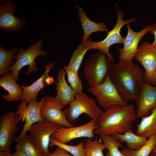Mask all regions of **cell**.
Returning <instances> with one entry per match:
<instances>
[{
  "mask_svg": "<svg viewBox=\"0 0 156 156\" xmlns=\"http://www.w3.org/2000/svg\"><path fill=\"white\" fill-rule=\"evenodd\" d=\"M0 156H12L11 151H0Z\"/></svg>",
  "mask_w": 156,
  "mask_h": 156,
  "instance_id": "obj_34",
  "label": "cell"
},
{
  "mask_svg": "<svg viewBox=\"0 0 156 156\" xmlns=\"http://www.w3.org/2000/svg\"><path fill=\"white\" fill-rule=\"evenodd\" d=\"M134 59L143 67L145 83L154 85V75L156 69V48L148 41L143 42L138 48Z\"/></svg>",
  "mask_w": 156,
  "mask_h": 156,
  "instance_id": "obj_13",
  "label": "cell"
},
{
  "mask_svg": "<svg viewBox=\"0 0 156 156\" xmlns=\"http://www.w3.org/2000/svg\"><path fill=\"white\" fill-rule=\"evenodd\" d=\"M15 148L29 156H42L38 147L29 135L25 134L17 142Z\"/></svg>",
  "mask_w": 156,
  "mask_h": 156,
  "instance_id": "obj_24",
  "label": "cell"
},
{
  "mask_svg": "<svg viewBox=\"0 0 156 156\" xmlns=\"http://www.w3.org/2000/svg\"><path fill=\"white\" fill-rule=\"evenodd\" d=\"M135 101L137 118L149 115L150 111L156 107V87L145 83Z\"/></svg>",
  "mask_w": 156,
  "mask_h": 156,
  "instance_id": "obj_17",
  "label": "cell"
},
{
  "mask_svg": "<svg viewBox=\"0 0 156 156\" xmlns=\"http://www.w3.org/2000/svg\"><path fill=\"white\" fill-rule=\"evenodd\" d=\"M18 117L14 111H9L0 118V151H8L15 140L18 130Z\"/></svg>",
  "mask_w": 156,
  "mask_h": 156,
  "instance_id": "obj_14",
  "label": "cell"
},
{
  "mask_svg": "<svg viewBox=\"0 0 156 156\" xmlns=\"http://www.w3.org/2000/svg\"><path fill=\"white\" fill-rule=\"evenodd\" d=\"M102 142L106 146L108 152L106 156H124L118 148H124L115 134L111 135H102L99 136Z\"/></svg>",
  "mask_w": 156,
  "mask_h": 156,
  "instance_id": "obj_27",
  "label": "cell"
},
{
  "mask_svg": "<svg viewBox=\"0 0 156 156\" xmlns=\"http://www.w3.org/2000/svg\"><path fill=\"white\" fill-rule=\"evenodd\" d=\"M116 13L117 20L113 28L107 32L106 37L103 40L98 42H94L89 39L87 41L81 44L86 47L88 50L94 49H98L107 55L111 62L114 63L115 60L112 55L109 53V47L113 44H116L123 43L124 38L120 34V30L122 27L132 22H136L138 20L135 17H132L128 20L125 21L124 12L120 10L117 3Z\"/></svg>",
  "mask_w": 156,
  "mask_h": 156,
  "instance_id": "obj_4",
  "label": "cell"
},
{
  "mask_svg": "<svg viewBox=\"0 0 156 156\" xmlns=\"http://www.w3.org/2000/svg\"><path fill=\"white\" fill-rule=\"evenodd\" d=\"M75 6L78 12V17L81 23L84 33L81 44L87 41L91 34L93 32L99 31L108 32L109 31L104 22L97 23L91 21L87 16L83 8L80 7L77 4Z\"/></svg>",
  "mask_w": 156,
  "mask_h": 156,
  "instance_id": "obj_20",
  "label": "cell"
},
{
  "mask_svg": "<svg viewBox=\"0 0 156 156\" xmlns=\"http://www.w3.org/2000/svg\"><path fill=\"white\" fill-rule=\"evenodd\" d=\"M151 156H156V152H155Z\"/></svg>",
  "mask_w": 156,
  "mask_h": 156,
  "instance_id": "obj_37",
  "label": "cell"
},
{
  "mask_svg": "<svg viewBox=\"0 0 156 156\" xmlns=\"http://www.w3.org/2000/svg\"><path fill=\"white\" fill-rule=\"evenodd\" d=\"M96 98V102L104 110L116 105L126 106L128 102L121 96L112 81L109 75L100 85L87 88Z\"/></svg>",
  "mask_w": 156,
  "mask_h": 156,
  "instance_id": "obj_7",
  "label": "cell"
},
{
  "mask_svg": "<svg viewBox=\"0 0 156 156\" xmlns=\"http://www.w3.org/2000/svg\"><path fill=\"white\" fill-rule=\"evenodd\" d=\"M62 127L55 122L45 121L37 122L29 128L28 131L38 147L42 156H49L51 135Z\"/></svg>",
  "mask_w": 156,
  "mask_h": 156,
  "instance_id": "obj_9",
  "label": "cell"
},
{
  "mask_svg": "<svg viewBox=\"0 0 156 156\" xmlns=\"http://www.w3.org/2000/svg\"><path fill=\"white\" fill-rule=\"evenodd\" d=\"M155 152H156V145L154 149L153 150V151H152V152L151 153V154L152 155Z\"/></svg>",
  "mask_w": 156,
  "mask_h": 156,
  "instance_id": "obj_36",
  "label": "cell"
},
{
  "mask_svg": "<svg viewBox=\"0 0 156 156\" xmlns=\"http://www.w3.org/2000/svg\"><path fill=\"white\" fill-rule=\"evenodd\" d=\"M110 78L121 97L135 101L145 83L144 72L132 61L113 63Z\"/></svg>",
  "mask_w": 156,
  "mask_h": 156,
  "instance_id": "obj_1",
  "label": "cell"
},
{
  "mask_svg": "<svg viewBox=\"0 0 156 156\" xmlns=\"http://www.w3.org/2000/svg\"><path fill=\"white\" fill-rule=\"evenodd\" d=\"M156 145V134L149 138L143 146L137 150L124 148L121 152L124 156H149Z\"/></svg>",
  "mask_w": 156,
  "mask_h": 156,
  "instance_id": "obj_25",
  "label": "cell"
},
{
  "mask_svg": "<svg viewBox=\"0 0 156 156\" xmlns=\"http://www.w3.org/2000/svg\"><path fill=\"white\" fill-rule=\"evenodd\" d=\"M151 111L148 115L141 117L135 132L137 135L148 139L156 134V107Z\"/></svg>",
  "mask_w": 156,
  "mask_h": 156,
  "instance_id": "obj_21",
  "label": "cell"
},
{
  "mask_svg": "<svg viewBox=\"0 0 156 156\" xmlns=\"http://www.w3.org/2000/svg\"><path fill=\"white\" fill-rule=\"evenodd\" d=\"M46 96L43 97L40 101H37V98H35L29 102L23 114L18 116L19 122L25 121L23 129L20 134L16 138L14 141L17 142L25 134L33 124L38 121H45V119L42 116L40 109L44 101Z\"/></svg>",
  "mask_w": 156,
  "mask_h": 156,
  "instance_id": "obj_16",
  "label": "cell"
},
{
  "mask_svg": "<svg viewBox=\"0 0 156 156\" xmlns=\"http://www.w3.org/2000/svg\"><path fill=\"white\" fill-rule=\"evenodd\" d=\"M65 73L64 69L61 68L57 74L55 83L57 93L55 98L64 108L74 99L77 94L66 82L65 78Z\"/></svg>",
  "mask_w": 156,
  "mask_h": 156,
  "instance_id": "obj_18",
  "label": "cell"
},
{
  "mask_svg": "<svg viewBox=\"0 0 156 156\" xmlns=\"http://www.w3.org/2000/svg\"><path fill=\"white\" fill-rule=\"evenodd\" d=\"M63 68L67 75L68 81L70 87L77 94H83L82 81L78 73L68 68L66 66H64Z\"/></svg>",
  "mask_w": 156,
  "mask_h": 156,
  "instance_id": "obj_30",
  "label": "cell"
},
{
  "mask_svg": "<svg viewBox=\"0 0 156 156\" xmlns=\"http://www.w3.org/2000/svg\"><path fill=\"white\" fill-rule=\"evenodd\" d=\"M96 127V122L91 119L88 122L79 126L68 128L62 127L53 133L51 138L63 144L83 137L93 139L95 137L94 131Z\"/></svg>",
  "mask_w": 156,
  "mask_h": 156,
  "instance_id": "obj_11",
  "label": "cell"
},
{
  "mask_svg": "<svg viewBox=\"0 0 156 156\" xmlns=\"http://www.w3.org/2000/svg\"><path fill=\"white\" fill-rule=\"evenodd\" d=\"M16 9V3L12 0H8L1 3L0 6V29L3 32L12 33L21 31L27 25V22L22 15L16 17L14 14Z\"/></svg>",
  "mask_w": 156,
  "mask_h": 156,
  "instance_id": "obj_8",
  "label": "cell"
},
{
  "mask_svg": "<svg viewBox=\"0 0 156 156\" xmlns=\"http://www.w3.org/2000/svg\"><path fill=\"white\" fill-rule=\"evenodd\" d=\"M88 50V49L84 45L81 44L79 45L75 50L66 66L78 73L84 57Z\"/></svg>",
  "mask_w": 156,
  "mask_h": 156,
  "instance_id": "obj_28",
  "label": "cell"
},
{
  "mask_svg": "<svg viewBox=\"0 0 156 156\" xmlns=\"http://www.w3.org/2000/svg\"><path fill=\"white\" fill-rule=\"evenodd\" d=\"M56 64V62H51L44 66L45 71L44 74L32 84L29 86L21 85L23 94L20 105L17 107L18 109L16 113L19 116L23 113L27 104L32 99L37 98L40 90L45 86L54 83L55 81L53 76L49 75V73L51 68Z\"/></svg>",
  "mask_w": 156,
  "mask_h": 156,
  "instance_id": "obj_10",
  "label": "cell"
},
{
  "mask_svg": "<svg viewBox=\"0 0 156 156\" xmlns=\"http://www.w3.org/2000/svg\"><path fill=\"white\" fill-rule=\"evenodd\" d=\"M12 156H29L25 154L23 151L19 150H16V151L14 153L12 154Z\"/></svg>",
  "mask_w": 156,
  "mask_h": 156,
  "instance_id": "obj_33",
  "label": "cell"
},
{
  "mask_svg": "<svg viewBox=\"0 0 156 156\" xmlns=\"http://www.w3.org/2000/svg\"><path fill=\"white\" fill-rule=\"evenodd\" d=\"M49 156H72V154L65 149L59 147L52 153L50 152Z\"/></svg>",
  "mask_w": 156,
  "mask_h": 156,
  "instance_id": "obj_31",
  "label": "cell"
},
{
  "mask_svg": "<svg viewBox=\"0 0 156 156\" xmlns=\"http://www.w3.org/2000/svg\"><path fill=\"white\" fill-rule=\"evenodd\" d=\"M115 134L120 142H125L127 148L131 150L139 149L145 144L148 139L146 137L137 135L131 129L124 134L116 133Z\"/></svg>",
  "mask_w": 156,
  "mask_h": 156,
  "instance_id": "obj_22",
  "label": "cell"
},
{
  "mask_svg": "<svg viewBox=\"0 0 156 156\" xmlns=\"http://www.w3.org/2000/svg\"><path fill=\"white\" fill-rule=\"evenodd\" d=\"M112 64L106 55L99 50L87 58L84 64L83 73L90 88L98 86L104 82L109 74Z\"/></svg>",
  "mask_w": 156,
  "mask_h": 156,
  "instance_id": "obj_3",
  "label": "cell"
},
{
  "mask_svg": "<svg viewBox=\"0 0 156 156\" xmlns=\"http://www.w3.org/2000/svg\"><path fill=\"white\" fill-rule=\"evenodd\" d=\"M156 87V69L154 75V85Z\"/></svg>",
  "mask_w": 156,
  "mask_h": 156,
  "instance_id": "obj_35",
  "label": "cell"
},
{
  "mask_svg": "<svg viewBox=\"0 0 156 156\" xmlns=\"http://www.w3.org/2000/svg\"><path fill=\"white\" fill-rule=\"evenodd\" d=\"M137 118L134 106L116 105L104 110L96 121L95 135H111L124 134L131 129Z\"/></svg>",
  "mask_w": 156,
  "mask_h": 156,
  "instance_id": "obj_2",
  "label": "cell"
},
{
  "mask_svg": "<svg viewBox=\"0 0 156 156\" xmlns=\"http://www.w3.org/2000/svg\"><path fill=\"white\" fill-rule=\"evenodd\" d=\"M98 137L92 140L87 138L84 142V153L85 156H104L103 151L107 149L106 145Z\"/></svg>",
  "mask_w": 156,
  "mask_h": 156,
  "instance_id": "obj_26",
  "label": "cell"
},
{
  "mask_svg": "<svg viewBox=\"0 0 156 156\" xmlns=\"http://www.w3.org/2000/svg\"><path fill=\"white\" fill-rule=\"evenodd\" d=\"M43 40L40 38L34 44L28 47L26 50L21 48L14 56V63L9 69L11 72L12 76L17 82L19 79L18 74L22 68L28 66L29 69L26 73V75L31 74L33 72L38 71L35 60L40 55L46 56L47 53L42 49Z\"/></svg>",
  "mask_w": 156,
  "mask_h": 156,
  "instance_id": "obj_6",
  "label": "cell"
},
{
  "mask_svg": "<svg viewBox=\"0 0 156 156\" xmlns=\"http://www.w3.org/2000/svg\"><path fill=\"white\" fill-rule=\"evenodd\" d=\"M68 105L63 112L68 121L74 125L79 117L83 114L96 122L103 112L94 99L84 93L81 94L77 93L74 99Z\"/></svg>",
  "mask_w": 156,
  "mask_h": 156,
  "instance_id": "obj_5",
  "label": "cell"
},
{
  "mask_svg": "<svg viewBox=\"0 0 156 156\" xmlns=\"http://www.w3.org/2000/svg\"><path fill=\"white\" fill-rule=\"evenodd\" d=\"M18 50L16 47L9 50L2 45L0 47V76L10 72L8 69L15 63L13 60L15 53Z\"/></svg>",
  "mask_w": 156,
  "mask_h": 156,
  "instance_id": "obj_23",
  "label": "cell"
},
{
  "mask_svg": "<svg viewBox=\"0 0 156 156\" xmlns=\"http://www.w3.org/2000/svg\"><path fill=\"white\" fill-rule=\"evenodd\" d=\"M149 32L154 37V41L151 44L152 47L156 48V21L151 25V27Z\"/></svg>",
  "mask_w": 156,
  "mask_h": 156,
  "instance_id": "obj_32",
  "label": "cell"
},
{
  "mask_svg": "<svg viewBox=\"0 0 156 156\" xmlns=\"http://www.w3.org/2000/svg\"><path fill=\"white\" fill-rule=\"evenodd\" d=\"M130 23L126 24L127 33L124 38L123 47L118 49L119 54L118 57L119 62L132 61L140 41L148 32H149L151 27V25H150L145 26L139 31L136 32L131 28Z\"/></svg>",
  "mask_w": 156,
  "mask_h": 156,
  "instance_id": "obj_12",
  "label": "cell"
},
{
  "mask_svg": "<svg viewBox=\"0 0 156 156\" xmlns=\"http://www.w3.org/2000/svg\"><path fill=\"white\" fill-rule=\"evenodd\" d=\"M0 86L8 92V94L1 96L7 102L17 101L22 98V88L13 77L11 72L4 75L0 79Z\"/></svg>",
  "mask_w": 156,
  "mask_h": 156,
  "instance_id": "obj_19",
  "label": "cell"
},
{
  "mask_svg": "<svg viewBox=\"0 0 156 156\" xmlns=\"http://www.w3.org/2000/svg\"><path fill=\"white\" fill-rule=\"evenodd\" d=\"M64 108L55 97L48 95L42 105L40 112L45 121L55 122L67 128L74 126L67 120L62 110Z\"/></svg>",
  "mask_w": 156,
  "mask_h": 156,
  "instance_id": "obj_15",
  "label": "cell"
},
{
  "mask_svg": "<svg viewBox=\"0 0 156 156\" xmlns=\"http://www.w3.org/2000/svg\"><path fill=\"white\" fill-rule=\"evenodd\" d=\"M84 142H81L75 146L68 145L59 142L51 138L49 146H53L60 147L74 156H85L84 153Z\"/></svg>",
  "mask_w": 156,
  "mask_h": 156,
  "instance_id": "obj_29",
  "label": "cell"
}]
</instances>
